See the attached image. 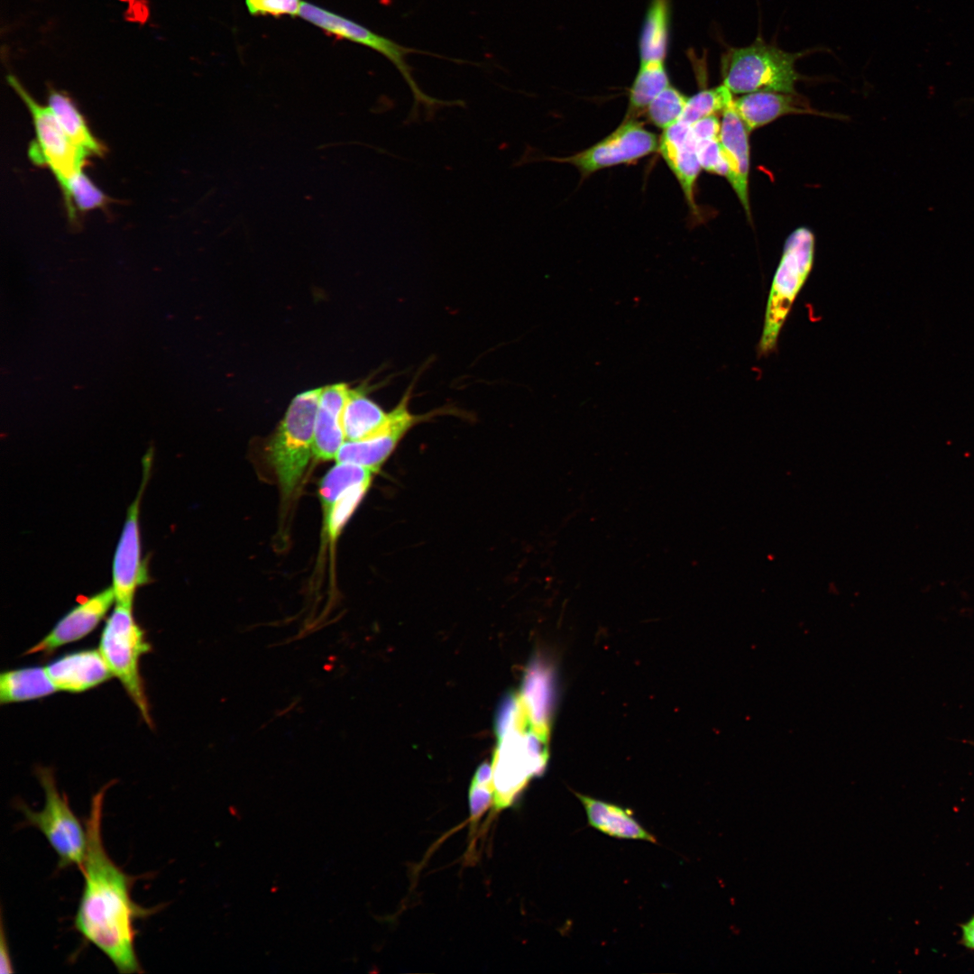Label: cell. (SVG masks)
Instances as JSON below:
<instances>
[{
	"label": "cell",
	"instance_id": "6da1fadb",
	"mask_svg": "<svg viewBox=\"0 0 974 974\" xmlns=\"http://www.w3.org/2000/svg\"><path fill=\"white\" fill-rule=\"evenodd\" d=\"M109 784L96 792L85 825L87 845L83 866L84 886L74 928L87 943L103 952L119 973H142L135 950L138 920L158 911L135 903L132 888L137 877L127 874L109 856L102 832L103 806Z\"/></svg>",
	"mask_w": 974,
	"mask_h": 974
},
{
	"label": "cell",
	"instance_id": "7a4b0ae2",
	"mask_svg": "<svg viewBox=\"0 0 974 974\" xmlns=\"http://www.w3.org/2000/svg\"><path fill=\"white\" fill-rule=\"evenodd\" d=\"M813 51L788 52L760 36L749 45L728 47L721 57V84L734 95L757 91L795 94L802 76L795 63Z\"/></svg>",
	"mask_w": 974,
	"mask_h": 974
},
{
	"label": "cell",
	"instance_id": "3957f363",
	"mask_svg": "<svg viewBox=\"0 0 974 974\" xmlns=\"http://www.w3.org/2000/svg\"><path fill=\"white\" fill-rule=\"evenodd\" d=\"M814 249V234L805 226L795 229L787 236L767 301L758 345L759 356H767L776 349L785 321L813 269Z\"/></svg>",
	"mask_w": 974,
	"mask_h": 974
},
{
	"label": "cell",
	"instance_id": "277c9868",
	"mask_svg": "<svg viewBox=\"0 0 974 974\" xmlns=\"http://www.w3.org/2000/svg\"><path fill=\"white\" fill-rule=\"evenodd\" d=\"M321 388L298 394L267 446L281 492L289 496L313 455L315 422Z\"/></svg>",
	"mask_w": 974,
	"mask_h": 974
},
{
	"label": "cell",
	"instance_id": "5b68a950",
	"mask_svg": "<svg viewBox=\"0 0 974 974\" xmlns=\"http://www.w3.org/2000/svg\"><path fill=\"white\" fill-rule=\"evenodd\" d=\"M132 610L115 604L103 628L98 649L113 676L120 681L145 723L152 727L150 704L140 673L141 657L151 651V645Z\"/></svg>",
	"mask_w": 974,
	"mask_h": 974
},
{
	"label": "cell",
	"instance_id": "8992f818",
	"mask_svg": "<svg viewBox=\"0 0 974 974\" xmlns=\"http://www.w3.org/2000/svg\"><path fill=\"white\" fill-rule=\"evenodd\" d=\"M44 791L45 801L41 811H33L20 801L16 808L23 816V823L39 830L58 857V868L77 867L81 869L87 845V828L71 809L69 799L58 789L53 772L49 767L36 770Z\"/></svg>",
	"mask_w": 974,
	"mask_h": 974
},
{
	"label": "cell",
	"instance_id": "52a82bcc",
	"mask_svg": "<svg viewBox=\"0 0 974 974\" xmlns=\"http://www.w3.org/2000/svg\"><path fill=\"white\" fill-rule=\"evenodd\" d=\"M529 729L512 727L498 740L492 763L495 811L511 806L530 778L547 766L548 740Z\"/></svg>",
	"mask_w": 974,
	"mask_h": 974
},
{
	"label": "cell",
	"instance_id": "ba28073f",
	"mask_svg": "<svg viewBox=\"0 0 974 974\" xmlns=\"http://www.w3.org/2000/svg\"><path fill=\"white\" fill-rule=\"evenodd\" d=\"M299 16L309 23L318 27L326 33L335 37L345 39L364 47L370 48L389 60L401 74L409 85L414 98V106L424 105L427 109V115L434 116L435 110L440 106L459 105V101H442L426 95L417 85L412 77L411 68L407 62L409 54H428L439 57L437 54L409 48L399 42L372 32L369 28L356 22L330 12L311 3L302 2Z\"/></svg>",
	"mask_w": 974,
	"mask_h": 974
},
{
	"label": "cell",
	"instance_id": "9c48e42d",
	"mask_svg": "<svg viewBox=\"0 0 974 974\" xmlns=\"http://www.w3.org/2000/svg\"><path fill=\"white\" fill-rule=\"evenodd\" d=\"M6 78L32 115L35 139L29 146V158L35 165L48 168L61 188L82 170L91 155L70 141L48 106L36 102L15 76L8 75Z\"/></svg>",
	"mask_w": 974,
	"mask_h": 974
},
{
	"label": "cell",
	"instance_id": "30bf717a",
	"mask_svg": "<svg viewBox=\"0 0 974 974\" xmlns=\"http://www.w3.org/2000/svg\"><path fill=\"white\" fill-rule=\"evenodd\" d=\"M659 139L640 122L626 119L618 128L591 147L574 155L549 159L569 163L583 175L638 161L658 151Z\"/></svg>",
	"mask_w": 974,
	"mask_h": 974
},
{
	"label": "cell",
	"instance_id": "8fae6325",
	"mask_svg": "<svg viewBox=\"0 0 974 974\" xmlns=\"http://www.w3.org/2000/svg\"><path fill=\"white\" fill-rule=\"evenodd\" d=\"M152 457V448L143 457V477L134 501L128 508L112 565V588L115 604L133 608L137 589L146 583L147 570L142 559L139 514Z\"/></svg>",
	"mask_w": 974,
	"mask_h": 974
},
{
	"label": "cell",
	"instance_id": "7c38bea8",
	"mask_svg": "<svg viewBox=\"0 0 974 974\" xmlns=\"http://www.w3.org/2000/svg\"><path fill=\"white\" fill-rule=\"evenodd\" d=\"M409 389L378 431L361 440L345 441L335 455L336 462L359 464L377 472L405 434L427 417L409 411Z\"/></svg>",
	"mask_w": 974,
	"mask_h": 974
},
{
	"label": "cell",
	"instance_id": "4fadbf2b",
	"mask_svg": "<svg viewBox=\"0 0 974 974\" xmlns=\"http://www.w3.org/2000/svg\"><path fill=\"white\" fill-rule=\"evenodd\" d=\"M115 602L112 586L85 599L68 611L25 655L50 654L88 635Z\"/></svg>",
	"mask_w": 974,
	"mask_h": 974
},
{
	"label": "cell",
	"instance_id": "5bb4252c",
	"mask_svg": "<svg viewBox=\"0 0 974 974\" xmlns=\"http://www.w3.org/2000/svg\"><path fill=\"white\" fill-rule=\"evenodd\" d=\"M530 728L548 740L556 706V671L545 657L537 656L528 665L519 693Z\"/></svg>",
	"mask_w": 974,
	"mask_h": 974
},
{
	"label": "cell",
	"instance_id": "9a60e30c",
	"mask_svg": "<svg viewBox=\"0 0 974 974\" xmlns=\"http://www.w3.org/2000/svg\"><path fill=\"white\" fill-rule=\"evenodd\" d=\"M733 100L721 112L720 142L728 165L727 180L750 219L749 176L750 169V132L734 108Z\"/></svg>",
	"mask_w": 974,
	"mask_h": 974
},
{
	"label": "cell",
	"instance_id": "2e32d148",
	"mask_svg": "<svg viewBox=\"0 0 974 974\" xmlns=\"http://www.w3.org/2000/svg\"><path fill=\"white\" fill-rule=\"evenodd\" d=\"M658 151L679 182L688 206L697 212L694 187L702 167L691 126L679 120L664 129Z\"/></svg>",
	"mask_w": 974,
	"mask_h": 974
},
{
	"label": "cell",
	"instance_id": "e0dca14e",
	"mask_svg": "<svg viewBox=\"0 0 974 974\" xmlns=\"http://www.w3.org/2000/svg\"><path fill=\"white\" fill-rule=\"evenodd\" d=\"M58 692L83 693L113 677L99 649H83L56 658L46 666Z\"/></svg>",
	"mask_w": 974,
	"mask_h": 974
},
{
	"label": "cell",
	"instance_id": "ac0fdd59",
	"mask_svg": "<svg viewBox=\"0 0 974 974\" xmlns=\"http://www.w3.org/2000/svg\"><path fill=\"white\" fill-rule=\"evenodd\" d=\"M733 106L750 133L786 115H822L798 93L757 91L734 97Z\"/></svg>",
	"mask_w": 974,
	"mask_h": 974
},
{
	"label": "cell",
	"instance_id": "d6986e66",
	"mask_svg": "<svg viewBox=\"0 0 974 974\" xmlns=\"http://www.w3.org/2000/svg\"><path fill=\"white\" fill-rule=\"evenodd\" d=\"M349 388L335 383L321 388L315 422L313 455L322 461L335 458L345 442L342 415Z\"/></svg>",
	"mask_w": 974,
	"mask_h": 974
},
{
	"label": "cell",
	"instance_id": "ffe728a7",
	"mask_svg": "<svg viewBox=\"0 0 974 974\" xmlns=\"http://www.w3.org/2000/svg\"><path fill=\"white\" fill-rule=\"evenodd\" d=\"M575 795L583 805L588 823L594 829L618 839L657 842L656 837L639 824L629 809L579 793Z\"/></svg>",
	"mask_w": 974,
	"mask_h": 974
},
{
	"label": "cell",
	"instance_id": "44dd1931",
	"mask_svg": "<svg viewBox=\"0 0 974 974\" xmlns=\"http://www.w3.org/2000/svg\"><path fill=\"white\" fill-rule=\"evenodd\" d=\"M48 107L70 141L91 156H101L106 149L89 129L73 100L62 91L49 88Z\"/></svg>",
	"mask_w": 974,
	"mask_h": 974
},
{
	"label": "cell",
	"instance_id": "7402d4cb",
	"mask_svg": "<svg viewBox=\"0 0 974 974\" xmlns=\"http://www.w3.org/2000/svg\"><path fill=\"white\" fill-rule=\"evenodd\" d=\"M46 666H29L2 672V704L40 699L57 692Z\"/></svg>",
	"mask_w": 974,
	"mask_h": 974
},
{
	"label": "cell",
	"instance_id": "603a6c76",
	"mask_svg": "<svg viewBox=\"0 0 974 974\" xmlns=\"http://www.w3.org/2000/svg\"><path fill=\"white\" fill-rule=\"evenodd\" d=\"M671 0H650L639 35L640 62L665 61L669 43Z\"/></svg>",
	"mask_w": 974,
	"mask_h": 974
},
{
	"label": "cell",
	"instance_id": "cb8c5ba5",
	"mask_svg": "<svg viewBox=\"0 0 974 974\" xmlns=\"http://www.w3.org/2000/svg\"><path fill=\"white\" fill-rule=\"evenodd\" d=\"M385 412L361 390L349 389L342 415L345 441L366 438L378 431L387 421Z\"/></svg>",
	"mask_w": 974,
	"mask_h": 974
},
{
	"label": "cell",
	"instance_id": "d4e9b609",
	"mask_svg": "<svg viewBox=\"0 0 974 974\" xmlns=\"http://www.w3.org/2000/svg\"><path fill=\"white\" fill-rule=\"evenodd\" d=\"M670 85L665 61L640 62L629 88L628 114L645 111L653 99Z\"/></svg>",
	"mask_w": 974,
	"mask_h": 974
},
{
	"label": "cell",
	"instance_id": "484cf974",
	"mask_svg": "<svg viewBox=\"0 0 974 974\" xmlns=\"http://www.w3.org/2000/svg\"><path fill=\"white\" fill-rule=\"evenodd\" d=\"M375 473L374 470L365 466L337 463L320 482L318 494L323 511L349 488L361 483H371Z\"/></svg>",
	"mask_w": 974,
	"mask_h": 974
},
{
	"label": "cell",
	"instance_id": "4316f807",
	"mask_svg": "<svg viewBox=\"0 0 974 974\" xmlns=\"http://www.w3.org/2000/svg\"><path fill=\"white\" fill-rule=\"evenodd\" d=\"M61 189L67 210L72 219L75 217V208L83 212L90 211L103 207L108 200L104 192L82 170L74 174Z\"/></svg>",
	"mask_w": 974,
	"mask_h": 974
},
{
	"label": "cell",
	"instance_id": "83f0119b",
	"mask_svg": "<svg viewBox=\"0 0 974 974\" xmlns=\"http://www.w3.org/2000/svg\"><path fill=\"white\" fill-rule=\"evenodd\" d=\"M734 96L722 84L706 87L688 97L680 121L693 125L697 121L721 113Z\"/></svg>",
	"mask_w": 974,
	"mask_h": 974
},
{
	"label": "cell",
	"instance_id": "f1b7e54d",
	"mask_svg": "<svg viewBox=\"0 0 974 974\" xmlns=\"http://www.w3.org/2000/svg\"><path fill=\"white\" fill-rule=\"evenodd\" d=\"M687 99L688 96L669 85L653 99L645 111L648 120L664 130L681 119Z\"/></svg>",
	"mask_w": 974,
	"mask_h": 974
},
{
	"label": "cell",
	"instance_id": "f546056e",
	"mask_svg": "<svg viewBox=\"0 0 974 974\" xmlns=\"http://www.w3.org/2000/svg\"><path fill=\"white\" fill-rule=\"evenodd\" d=\"M371 483L354 485L342 493L332 505L324 511L326 534L335 539L354 513Z\"/></svg>",
	"mask_w": 974,
	"mask_h": 974
},
{
	"label": "cell",
	"instance_id": "4dcf8cb0",
	"mask_svg": "<svg viewBox=\"0 0 974 974\" xmlns=\"http://www.w3.org/2000/svg\"><path fill=\"white\" fill-rule=\"evenodd\" d=\"M494 787L492 766L484 762L477 768L469 789L471 824H475L483 813L493 806Z\"/></svg>",
	"mask_w": 974,
	"mask_h": 974
},
{
	"label": "cell",
	"instance_id": "1f68e13d",
	"mask_svg": "<svg viewBox=\"0 0 974 974\" xmlns=\"http://www.w3.org/2000/svg\"><path fill=\"white\" fill-rule=\"evenodd\" d=\"M699 161L706 171L727 178L728 165L719 136L695 140Z\"/></svg>",
	"mask_w": 974,
	"mask_h": 974
},
{
	"label": "cell",
	"instance_id": "d6a6232c",
	"mask_svg": "<svg viewBox=\"0 0 974 974\" xmlns=\"http://www.w3.org/2000/svg\"><path fill=\"white\" fill-rule=\"evenodd\" d=\"M301 0H245V5L252 15H271L280 17L299 16Z\"/></svg>",
	"mask_w": 974,
	"mask_h": 974
},
{
	"label": "cell",
	"instance_id": "836d02e7",
	"mask_svg": "<svg viewBox=\"0 0 974 974\" xmlns=\"http://www.w3.org/2000/svg\"><path fill=\"white\" fill-rule=\"evenodd\" d=\"M0 967L1 973H12L14 971V965L10 957L8 940L6 938V934L4 929L3 920L1 922Z\"/></svg>",
	"mask_w": 974,
	"mask_h": 974
},
{
	"label": "cell",
	"instance_id": "e575fe53",
	"mask_svg": "<svg viewBox=\"0 0 974 974\" xmlns=\"http://www.w3.org/2000/svg\"><path fill=\"white\" fill-rule=\"evenodd\" d=\"M961 930L960 943L974 951V915L960 925Z\"/></svg>",
	"mask_w": 974,
	"mask_h": 974
},
{
	"label": "cell",
	"instance_id": "d590c367",
	"mask_svg": "<svg viewBox=\"0 0 974 974\" xmlns=\"http://www.w3.org/2000/svg\"><path fill=\"white\" fill-rule=\"evenodd\" d=\"M971 744H973V745H974V742H971Z\"/></svg>",
	"mask_w": 974,
	"mask_h": 974
},
{
	"label": "cell",
	"instance_id": "8d00e7d4",
	"mask_svg": "<svg viewBox=\"0 0 974 974\" xmlns=\"http://www.w3.org/2000/svg\"><path fill=\"white\" fill-rule=\"evenodd\" d=\"M973 100H974V98H973Z\"/></svg>",
	"mask_w": 974,
	"mask_h": 974
}]
</instances>
